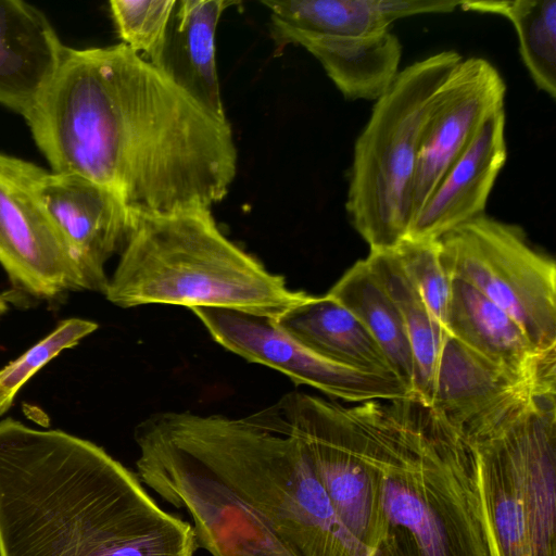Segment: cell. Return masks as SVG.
I'll return each mask as SVG.
<instances>
[{
	"mask_svg": "<svg viewBox=\"0 0 556 556\" xmlns=\"http://www.w3.org/2000/svg\"><path fill=\"white\" fill-rule=\"evenodd\" d=\"M39 136L58 173L108 188L134 220L211 208L237 174L228 119L122 42L83 49L61 68Z\"/></svg>",
	"mask_w": 556,
	"mask_h": 556,
	"instance_id": "6da1fadb",
	"label": "cell"
},
{
	"mask_svg": "<svg viewBox=\"0 0 556 556\" xmlns=\"http://www.w3.org/2000/svg\"><path fill=\"white\" fill-rule=\"evenodd\" d=\"M198 547L192 525L102 447L0 421V556H194Z\"/></svg>",
	"mask_w": 556,
	"mask_h": 556,
	"instance_id": "7a4b0ae2",
	"label": "cell"
},
{
	"mask_svg": "<svg viewBox=\"0 0 556 556\" xmlns=\"http://www.w3.org/2000/svg\"><path fill=\"white\" fill-rule=\"evenodd\" d=\"M349 412L380 494L382 532L370 556H489L468 441L417 400Z\"/></svg>",
	"mask_w": 556,
	"mask_h": 556,
	"instance_id": "3957f363",
	"label": "cell"
},
{
	"mask_svg": "<svg viewBox=\"0 0 556 556\" xmlns=\"http://www.w3.org/2000/svg\"><path fill=\"white\" fill-rule=\"evenodd\" d=\"M147 420L213 468L293 556H368L338 518L302 442L267 412Z\"/></svg>",
	"mask_w": 556,
	"mask_h": 556,
	"instance_id": "277c9868",
	"label": "cell"
},
{
	"mask_svg": "<svg viewBox=\"0 0 556 556\" xmlns=\"http://www.w3.org/2000/svg\"><path fill=\"white\" fill-rule=\"evenodd\" d=\"M104 294L124 308L222 307L273 318L308 295L231 242L211 208L135 219Z\"/></svg>",
	"mask_w": 556,
	"mask_h": 556,
	"instance_id": "5b68a950",
	"label": "cell"
},
{
	"mask_svg": "<svg viewBox=\"0 0 556 556\" xmlns=\"http://www.w3.org/2000/svg\"><path fill=\"white\" fill-rule=\"evenodd\" d=\"M462 59L444 50L401 70L355 141L345 208L370 251L391 250L407 237L424 127Z\"/></svg>",
	"mask_w": 556,
	"mask_h": 556,
	"instance_id": "8992f818",
	"label": "cell"
},
{
	"mask_svg": "<svg viewBox=\"0 0 556 556\" xmlns=\"http://www.w3.org/2000/svg\"><path fill=\"white\" fill-rule=\"evenodd\" d=\"M468 443L489 556H556V392Z\"/></svg>",
	"mask_w": 556,
	"mask_h": 556,
	"instance_id": "52a82bcc",
	"label": "cell"
},
{
	"mask_svg": "<svg viewBox=\"0 0 556 556\" xmlns=\"http://www.w3.org/2000/svg\"><path fill=\"white\" fill-rule=\"evenodd\" d=\"M442 265L507 313L542 352L556 350V264L522 228L485 214L440 240Z\"/></svg>",
	"mask_w": 556,
	"mask_h": 556,
	"instance_id": "ba28073f",
	"label": "cell"
},
{
	"mask_svg": "<svg viewBox=\"0 0 556 556\" xmlns=\"http://www.w3.org/2000/svg\"><path fill=\"white\" fill-rule=\"evenodd\" d=\"M137 477L192 518L198 546L211 556H293L220 476L148 420L135 431Z\"/></svg>",
	"mask_w": 556,
	"mask_h": 556,
	"instance_id": "9c48e42d",
	"label": "cell"
},
{
	"mask_svg": "<svg viewBox=\"0 0 556 556\" xmlns=\"http://www.w3.org/2000/svg\"><path fill=\"white\" fill-rule=\"evenodd\" d=\"M266 412L302 442L338 518L370 556L382 532L380 494L349 406L292 392Z\"/></svg>",
	"mask_w": 556,
	"mask_h": 556,
	"instance_id": "30bf717a",
	"label": "cell"
},
{
	"mask_svg": "<svg viewBox=\"0 0 556 556\" xmlns=\"http://www.w3.org/2000/svg\"><path fill=\"white\" fill-rule=\"evenodd\" d=\"M191 311L219 345L285 374L295 384L352 403L416 400L397 378L359 371L319 356L281 330L270 316L222 307Z\"/></svg>",
	"mask_w": 556,
	"mask_h": 556,
	"instance_id": "8fae6325",
	"label": "cell"
},
{
	"mask_svg": "<svg viewBox=\"0 0 556 556\" xmlns=\"http://www.w3.org/2000/svg\"><path fill=\"white\" fill-rule=\"evenodd\" d=\"M0 264L26 293L52 300L83 291L67 245L38 200L27 161L0 153Z\"/></svg>",
	"mask_w": 556,
	"mask_h": 556,
	"instance_id": "7c38bea8",
	"label": "cell"
},
{
	"mask_svg": "<svg viewBox=\"0 0 556 556\" xmlns=\"http://www.w3.org/2000/svg\"><path fill=\"white\" fill-rule=\"evenodd\" d=\"M556 392V380L514 374L446 336L430 407L467 441L518 416L536 396Z\"/></svg>",
	"mask_w": 556,
	"mask_h": 556,
	"instance_id": "4fadbf2b",
	"label": "cell"
},
{
	"mask_svg": "<svg viewBox=\"0 0 556 556\" xmlns=\"http://www.w3.org/2000/svg\"><path fill=\"white\" fill-rule=\"evenodd\" d=\"M27 175L67 245L84 290L104 293V266L124 248L132 216L115 193L80 176L48 172L30 162Z\"/></svg>",
	"mask_w": 556,
	"mask_h": 556,
	"instance_id": "5bb4252c",
	"label": "cell"
},
{
	"mask_svg": "<svg viewBox=\"0 0 556 556\" xmlns=\"http://www.w3.org/2000/svg\"><path fill=\"white\" fill-rule=\"evenodd\" d=\"M505 94L503 77L483 58L462 59L450 73L424 127L410 194L412 219L486 118L504 109Z\"/></svg>",
	"mask_w": 556,
	"mask_h": 556,
	"instance_id": "9a60e30c",
	"label": "cell"
},
{
	"mask_svg": "<svg viewBox=\"0 0 556 556\" xmlns=\"http://www.w3.org/2000/svg\"><path fill=\"white\" fill-rule=\"evenodd\" d=\"M506 115L501 109L483 123L409 224L407 237L438 241L484 215L490 193L507 160Z\"/></svg>",
	"mask_w": 556,
	"mask_h": 556,
	"instance_id": "2e32d148",
	"label": "cell"
},
{
	"mask_svg": "<svg viewBox=\"0 0 556 556\" xmlns=\"http://www.w3.org/2000/svg\"><path fill=\"white\" fill-rule=\"evenodd\" d=\"M64 48L38 9L20 0H0V104L26 119Z\"/></svg>",
	"mask_w": 556,
	"mask_h": 556,
	"instance_id": "e0dca14e",
	"label": "cell"
},
{
	"mask_svg": "<svg viewBox=\"0 0 556 556\" xmlns=\"http://www.w3.org/2000/svg\"><path fill=\"white\" fill-rule=\"evenodd\" d=\"M445 329L498 367L530 378L556 380V350H538L507 313L455 278H452Z\"/></svg>",
	"mask_w": 556,
	"mask_h": 556,
	"instance_id": "ac0fdd59",
	"label": "cell"
},
{
	"mask_svg": "<svg viewBox=\"0 0 556 556\" xmlns=\"http://www.w3.org/2000/svg\"><path fill=\"white\" fill-rule=\"evenodd\" d=\"M270 21L276 45L307 50L349 100H378L401 71L402 45L391 29L365 37L326 36Z\"/></svg>",
	"mask_w": 556,
	"mask_h": 556,
	"instance_id": "d6986e66",
	"label": "cell"
},
{
	"mask_svg": "<svg viewBox=\"0 0 556 556\" xmlns=\"http://www.w3.org/2000/svg\"><path fill=\"white\" fill-rule=\"evenodd\" d=\"M228 0H176L165 40L151 63L205 110L227 118L216 66L215 37Z\"/></svg>",
	"mask_w": 556,
	"mask_h": 556,
	"instance_id": "ffe728a7",
	"label": "cell"
},
{
	"mask_svg": "<svg viewBox=\"0 0 556 556\" xmlns=\"http://www.w3.org/2000/svg\"><path fill=\"white\" fill-rule=\"evenodd\" d=\"M275 323L293 339L330 362L368 374L397 378L383 351L362 321L328 294H308L275 318Z\"/></svg>",
	"mask_w": 556,
	"mask_h": 556,
	"instance_id": "44dd1931",
	"label": "cell"
},
{
	"mask_svg": "<svg viewBox=\"0 0 556 556\" xmlns=\"http://www.w3.org/2000/svg\"><path fill=\"white\" fill-rule=\"evenodd\" d=\"M327 294L362 321L383 351L395 376L414 393L415 361L405 325L367 260L357 261Z\"/></svg>",
	"mask_w": 556,
	"mask_h": 556,
	"instance_id": "7402d4cb",
	"label": "cell"
},
{
	"mask_svg": "<svg viewBox=\"0 0 556 556\" xmlns=\"http://www.w3.org/2000/svg\"><path fill=\"white\" fill-rule=\"evenodd\" d=\"M366 260L401 314L415 361L414 394L429 406L440 353L448 333L404 275L393 249L370 251Z\"/></svg>",
	"mask_w": 556,
	"mask_h": 556,
	"instance_id": "603a6c76",
	"label": "cell"
},
{
	"mask_svg": "<svg viewBox=\"0 0 556 556\" xmlns=\"http://www.w3.org/2000/svg\"><path fill=\"white\" fill-rule=\"evenodd\" d=\"M270 20L306 33L365 37L390 29L388 0H265Z\"/></svg>",
	"mask_w": 556,
	"mask_h": 556,
	"instance_id": "cb8c5ba5",
	"label": "cell"
},
{
	"mask_svg": "<svg viewBox=\"0 0 556 556\" xmlns=\"http://www.w3.org/2000/svg\"><path fill=\"white\" fill-rule=\"evenodd\" d=\"M464 11L508 18L517 33L519 53L535 86L556 94V0L460 1Z\"/></svg>",
	"mask_w": 556,
	"mask_h": 556,
	"instance_id": "d4e9b609",
	"label": "cell"
},
{
	"mask_svg": "<svg viewBox=\"0 0 556 556\" xmlns=\"http://www.w3.org/2000/svg\"><path fill=\"white\" fill-rule=\"evenodd\" d=\"M97 329L98 324L87 319L62 320L46 338L0 368V415L9 410L20 390L35 374Z\"/></svg>",
	"mask_w": 556,
	"mask_h": 556,
	"instance_id": "484cf974",
	"label": "cell"
},
{
	"mask_svg": "<svg viewBox=\"0 0 556 556\" xmlns=\"http://www.w3.org/2000/svg\"><path fill=\"white\" fill-rule=\"evenodd\" d=\"M393 251L404 275L434 319L445 329L452 278L442 265L439 240L405 238Z\"/></svg>",
	"mask_w": 556,
	"mask_h": 556,
	"instance_id": "4316f807",
	"label": "cell"
},
{
	"mask_svg": "<svg viewBox=\"0 0 556 556\" xmlns=\"http://www.w3.org/2000/svg\"><path fill=\"white\" fill-rule=\"evenodd\" d=\"M176 0H112L111 15L122 40L144 60L159 56Z\"/></svg>",
	"mask_w": 556,
	"mask_h": 556,
	"instance_id": "83f0119b",
	"label": "cell"
},
{
	"mask_svg": "<svg viewBox=\"0 0 556 556\" xmlns=\"http://www.w3.org/2000/svg\"><path fill=\"white\" fill-rule=\"evenodd\" d=\"M9 309L8 299L0 294V317Z\"/></svg>",
	"mask_w": 556,
	"mask_h": 556,
	"instance_id": "f1b7e54d",
	"label": "cell"
}]
</instances>
